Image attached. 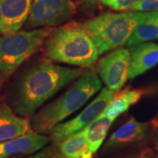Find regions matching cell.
Here are the masks:
<instances>
[{"mask_svg":"<svg viewBox=\"0 0 158 158\" xmlns=\"http://www.w3.org/2000/svg\"><path fill=\"white\" fill-rule=\"evenodd\" d=\"M148 124L139 122L134 117L129 118L110 136L104 147V151L119 150L144 141L148 135Z\"/></svg>","mask_w":158,"mask_h":158,"instance_id":"obj_11","label":"cell"},{"mask_svg":"<svg viewBox=\"0 0 158 158\" xmlns=\"http://www.w3.org/2000/svg\"><path fill=\"white\" fill-rule=\"evenodd\" d=\"M98 56L96 45L80 24L70 23L54 29L44 44L48 62L92 68Z\"/></svg>","mask_w":158,"mask_h":158,"instance_id":"obj_2","label":"cell"},{"mask_svg":"<svg viewBox=\"0 0 158 158\" xmlns=\"http://www.w3.org/2000/svg\"><path fill=\"white\" fill-rule=\"evenodd\" d=\"M53 146L60 158H92L94 155L88 147L84 130L60 142L53 143Z\"/></svg>","mask_w":158,"mask_h":158,"instance_id":"obj_14","label":"cell"},{"mask_svg":"<svg viewBox=\"0 0 158 158\" xmlns=\"http://www.w3.org/2000/svg\"><path fill=\"white\" fill-rule=\"evenodd\" d=\"M115 118L100 115L84 128L90 151L95 154L101 147Z\"/></svg>","mask_w":158,"mask_h":158,"instance_id":"obj_16","label":"cell"},{"mask_svg":"<svg viewBox=\"0 0 158 158\" xmlns=\"http://www.w3.org/2000/svg\"><path fill=\"white\" fill-rule=\"evenodd\" d=\"M74 11L72 0H33L26 27L36 29L58 27L68 22Z\"/></svg>","mask_w":158,"mask_h":158,"instance_id":"obj_7","label":"cell"},{"mask_svg":"<svg viewBox=\"0 0 158 158\" xmlns=\"http://www.w3.org/2000/svg\"><path fill=\"white\" fill-rule=\"evenodd\" d=\"M53 30L42 27L0 34V79L10 77L23 62L44 47Z\"/></svg>","mask_w":158,"mask_h":158,"instance_id":"obj_5","label":"cell"},{"mask_svg":"<svg viewBox=\"0 0 158 158\" xmlns=\"http://www.w3.org/2000/svg\"><path fill=\"white\" fill-rule=\"evenodd\" d=\"M129 11H158V0H138Z\"/></svg>","mask_w":158,"mask_h":158,"instance_id":"obj_19","label":"cell"},{"mask_svg":"<svg viewBox=\"0 0 158 158\" xmlns=\"http://www.w3.org/2000/svg\"><path fill=\"white\" fill-rule=\"evenodd\" d=\"M32 158H60V156L57 153L56 148L52 145V147L47 148L45 151H43L40 154H38L37 156Z\"/></svg>","mask_w":158,"mask_h":158,"instance_id":"obj_20","label":"cell"},{"mask_svg":"<svg viewBox=\"0 0 158 158\" xmlns=\"http://www.w3.org/2000/svg\"><path fill=\"white\" fill-rule=\"evenodd\" d=\"M97 63V74L109 90L117 92L129 77L130 52L128 48H118L102 57Z\"/></svg>","mask_w":158,"mask_h":158,"instance_id":"obj_8","label":"cell"},{"mask_svg":"<svg viewBox=\"0 0 158 158\" xmlns=\"http://www.w3.org/2000/svg\"><path fill=\"white\" fill-rule=\"evenodd\" d=\"M50 138L31 130L23 135L0 142V158L26 156L38 152L50 142Z\"/></svg>","mask_w":158,"mask_h":158,"instance_id":"obj_10","label":"cell"},{"mask_svg":"<svg viewBox=\"0 0 158 158\" xmlns=\"http://www.w3.org/2000/svg\"><path fill=\"white\" fill-rule=\"evenodd\" d=\"M101 86L95 72L85 71L62 96L34 114L30 121L32 130L40 135L49 134L55 126L78 111Z\"/></svg>","mask_w":158,"mask_h":158,"instance_id":"obj_3","label":"cell"},{"mask_svg":"<svg viewBox=\"0 0 158 158\" xmlns=\"http://www.w3.org/2000/svg\"><path fill=\"white\" fill-rule=\"evenodd\" d=\"M155 133L153 134V147L158 153V127H155Z\"/></svg>","mask_w":158,"mask_h":158,"instance_id":"obj_21","label":"cell"},{"mask_svg":"<svg viewBox=\"0 0 158 158\" xmlns=\"http://www.w3.org/2000/svg\"><path fill=\"white\" fill-rule=\"evenodd\" d=\"M141 158H154V157H151V156H149V153L148 152H142V154H141Z\"/></svg>","mask_w":158,"mask_h":158,"instance_id":"obj_23","label":"cell"},{"mask_svg":"<svg viewBox=\"0 0 158 158\" xmlns=\"http://www.w3.org/2000/svg\"><path fill=\"white\" fill-rule=\"evenodd\" d=\"M85 1H91V0H85Z\"/></svg>","mask_w":158,"mask_h":158,"instance_id":"obj_24","label":"cell"},{"mask_svg":"<svg viewBox=\"0 0 158 158\" xmlns=\"http://www.w3.org/2000/svg\"><path fill=\"white\" fill-rule=\"evenodd\" d=\"M115 93V91L109 90L108 88H103L98 95L77 116L66 122L55 126L48 134L53 143L60 142L74 134L82 131L94 119L99 117L112 101Z\"/></svg>","mask_w":158,"mask_h":158,"instance_id":"obj_6","label":"cell"},{"mask_svg":"<svg viewBox=\"0 0 158 158\" xmlns=\"http://www.w3.org/2000/svg\"><path fill=\"white\" fill-rule=\"evenodd\" d=\"M147 12H104L80 24L93 40L98 54L127 45L134 30L146 17Z\"/></svg>","mask_w":158,"mask_h":158,"instance_id":"obj_4","label":"cell"},{"mask_svg":"<svg viewBox=\"0 0 158 158\" xmlns=\"http://www.w3.org/2000/svg\"><path fill=\"white\" fill-rule=\"evenodd\" d=\"M138 0H99L104 6L114 11H130Z\"/></svg>","mask_w":158,"mask_h":158,"instance_id":"obj_18","label":"cell"},{"mask_svg":"<svg viewBox=\"0 0 158 158\" xmlns=\"http://www.w3.org/2000/svg\"><path fill=\"white\" fill-rule=\"evenodd\" d=\"M129 79L135 78L158 65V44L143 42L130 47Z\"/></svg>","mask_w":158,"mask_h":158,"instance_id":"obj_12","label":"cell"},{"mask_svg":"<svg viewBox=\"0 0 158 158\" xmlns=\"http://www.w3.org/2000/svg\"><path fill=\"white\" fill-rule=\"evenodd\" d=\"M158 39V11L147 12L146 17L138 24L127 46L136 45Z\"/></svg>","mask_w":158,"mask_h":158,"instance_id":"obj_17","label":"cell"},{"mask_svg":"<svg viewBox=\"0 0 158 158\" xmlns=\"http://www.w3.org/2000/svg\"><path fill=\"white\" fill-rule=\"evenodd\" d=\"M85 71L82 68H65L47 62L35 65L21 80L16 112L24 117L33 116L47 100Z\"/></svg>","mask_w":158,"mask_h":158,"instance_id":"obj_1","label":"cell"},{"mask_svg":"<svg viewBox=\"0 0 158 158\" xmlns=\"http://www.w3.org/2000/svg\"><path fill=\"white\" fill-rule=\"evenodd\" d=\"M33 0H0V34L19 31L28 19Z\"/></svg>","mask_w":158,"mask_h":158,"instance_id":"obj_9","label":"cell"},{"mask_svg":"<svg viewBox=\"0 0 158 158\" xmlns=\"http://www.w3.org/2000/svg\"><path fill=\"white\" fill-rule=\"evenodd\" d=\"M146 93L147 91L145 90L130 87L118 90L101 115L116 118L120 114L127 112L132 106L135 105Z\"/></svg>","mask_w":158,"mask_h":158,"instance_id":"obj_15","label":"cell"},{"mask_svg":"<svg viewBox=\"0 0 158 158\" xmlns=\"http://www.w3.org/2000/svg\"><path fill=\"white\" fill-rule=\"evenodd\" d=\"M151 124H152L154 127H158V117H156V118H155L153 119Z\"/></svg>","mask_w":158,"mask_h":158,"instance_id":"obj_22","label":"cell"},{"mask_svg":"<svg viewBox=\"0 0 158 158\" xmlns=\"http://www.w3.org/2000/svg\"><path fill=\"white\" fill-rule=\"evenodd\" d=\"M30 120L16 115L5 103H0V142L31 131Z\"/></svg>","mask_w":158,"mask_h":158,"instance_id":"obj_13","label":"cell"}]
</instances>
